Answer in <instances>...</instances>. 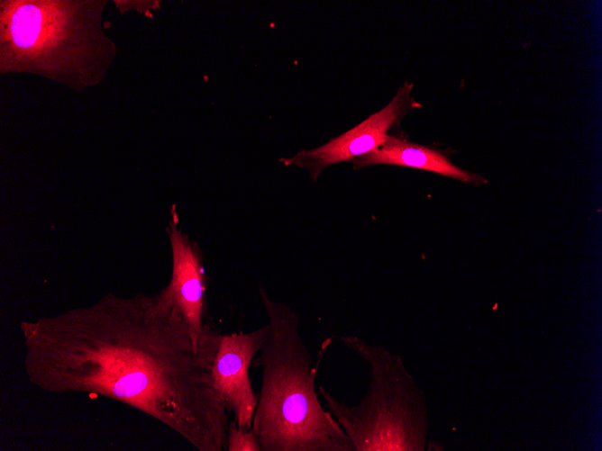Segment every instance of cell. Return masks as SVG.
I'll return each mask as SVG.
<instances>
[{"instance_id": "6da1fadb", "label": "cell", "mask_w": 602, "mask_h": 451, "mask_svg": "<svg viewBox=\"0 0 602 451\" xmlns=\"http://www.w3.org/2000/svg\"><path fill=\"white\" fill-rule=\"evenodd\" d=\"M24 373L50 393L125 403L198 451L227 447L229 410L214 387L219 343L200 346L175 309L142 293H108L91 305L20 324Z\"/></svg>"}, {"instance_id": "7a4b0ae2", "label": "cell", "mask_w": 602, "mask_h": 451, "mask_svg": "<svg viewBox=\"0 0 602 451\" xmlns=\"http://www.w3.org/2000/svg\"><path fill=\"white\" fill-rule=\"evenodd\" d=\"M260 294L269 317L267 337L251 365L262 380L251 429L261 451H353L344 430L315 391L317 366L288 305Z\"/></svg>"}, {"instance_id": "3957f363", "label": "cell", "mask_w": 602, "mask_h": 451, "mask_svg": "<svg viewBox=\"0 0 602 451\" xmlns=\"http://www.w3.org/2000/svg\"><path fill=\"white\" fill-rule=\"evenodd\" d=\"M339 338L368 363L370 379L367 392L358 404L348 405L322 385L318 392L325 408L349 437L353 451L421 449L423 412L400 358L357 336Z\"/></svg>"}, {"instance_id": "277c9868", "label": "cell", "mask_w": 602, "mask_h": 451, "mask_svg": "<svg viewBox=\"0 0 602 451\" xmlns=\"http://www.w3.org/2000/svg\"><path fill=\"white\" fill-rule=\"evenodd\" d=\"M174 221L168 228L172 256L169 284L155 295L164 307L175 309L183 318L200 346L219 343L221 334L205 322L206 276L197 244L188 239Z\"/></svg>"}, {"instance_id": "5b68a950", "label": "cell", "mask_w": 602, "mask_h": 451, "mask_svg": "<svg viewBox=\"0 0 602 451\" xmlns=\"http://www.w3.org/2000/svg\"><path fill=\"white\" fill-rule=\"evenodd\" d=\"M413 85L406 82L383 109L369 115L346 132L325 144L303 149L291 158H280L285 166L306 168L315 181L327 167L351 161L383 145L390 137L389 131L399 123L413 108L420 106L411 96Z\"/></svg>"}, {"instance_id": "8992f818", "label": "cell", "mask_w": 602, "mask_h": 451, "mask_svg": "<svg viewBox=\"0 0 602 451\" xmlns=\"http://www.w3.org/2000/svg\"><path fill=\"white\" fill-rule=\"evenodd\" d=\"M268 333V325L251 332L221 334L212 376L214 387L234 415L238 427L251 428L258 396L252 388L249 368Z\"/></svg>"}, {"instance_id": "52a82bcc", "label": "cell", "mask_w": 602, "mask_h": 451, "mask_svg": "<svg viewBox=\"0 0 602 451\" xmlns=\"http://www.w3.org/2000/svg\"><path fill=\"white\" fill-rule=\"evenodd\" d=\"M67 20L55 2H12L3 15L6 50L26 59L48 56L66 39Z\"/></svg>"}, {"instance_id": "ba28073f", "label": "cell", "mask_w": 602, "mask_h": 451, "mask_svg": "<svg viewBox=\"0 0 602 451\" xmlns=\"http://www.w3.org/2000/svg\"><path fill=\"white\" fill-rule=\"evenodd\" d=\"M351 161L354 169L371 165H395L426 170L464 183L475 181L474 175L456 167L440 151L394 135L373 151Z\"/></svg>"}, {"instance_id": "9c48e42d", "label": "cell", "mask_w": 602, "mask_h": 451, "mask_svg": "<svg viewBox=\"0 0 602 451\" xmlns=\"http://www.w3.org/2000/svg\"><path fill=\"white\" fill-rule=\"evenodd\" d=\"M227 451H261L260 445L251 428H242L235 421L227 429Z\"/></svg>"}]
</instances>
